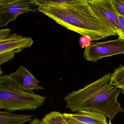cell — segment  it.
<instances>
[{"instance_id": "15", "label": "cell", "mask_w": 124, "mask_h": 124, "mask_svg": "<svg viewBox=\"0 0 124 124\" xmlns=\"http://www.w3.org/2000/svg\"><path fill=\"white\" fill-rule=\"evenodd\" d=\"M117 34L119 38L124 39V17L119 15Z\"/></svg>"}, {"instance_id": "2", "label": "cell", "mask_w": 124, "mask_h": 124, "mask_svg": "<svg viewBox=\"0 0 124 124\" xmlns=\"http://www.w3.org/2000/svg\"><path fill=\"white\" fill-rule=\"evenodd\" d=\"M110 73L82 89L69 93L63 98L66 108L72 112L95 111L110 120L124 113L118 98L121 90L110 84Z\"/></svg>"}, {"instance_id": "12", "label": "cell", "mask_w": 124, "mask_h": 124, "mask_svg": "<svg viewBox=\"0 0 124 124\" xmlns=\"http://www.w3.org/2000/svg\"><path fill=\"white\" fill-rule=\"evenodd\" d=\"M41 121L45 124H68L64 120L62 114L57 111H53L46 114Z\"/></svg>"}, {"instance_id": "10", "label": "cell", "mask_w": 124, "mask_h": 124, "mask_svg": "<svg viewBox=\"0 0 124 124\" xmlns=\"http://www.w3.org/2000/svg\"><path fill=\"white\" fill-rule=\"evenodd\" d=\"M33 115L17 114L0 111V124H23L32 120Z\"/></svg>"}, {"instance_id": "17", "label": "cell", "mask_w": 124, "mask_h": 124, "mask_svg": "<svg viewBox=\"0 0 124 124\" xmlns=\"http://www.w3.org/2000/svg\"><path fill=\"white\" fill-rule=\"evenodd\" d=\"M79 44L82 48H85L89 46L92 43V40L90 37L82 36L79 38Z\"/></svg>"}, {"instance_id": "16", "label": "cell", "mask_w": 124, "mask_h": 124, "mask_svg": "<svg viewBox=\"0 0 124 124\" xmlns=\"http://www.w3.org/2000/svg\"><path fill=\"white\" fill-rule=\"evenodd\" d=\"M62 116L64 120L68 124H86L73 118L69 116V113H64L62 114ZM108 124H112L111 122V120L109 121Z\"/></svg>"}, {"instance_id": "8", "label": "cell", "mask_w": 124, "mask_h": 124, "mask_svg": "<svg viewBox=\"0 0 124 124\" xmlns=\"http://www.w3.org/2000/svg\"><path fill=\"white\" fill-rule=\"evenodd\" d=\"M9 80L20 88L28 90H44L38 85L39 81L24 66H20L16 72L8 75Z\"/></svg>"}, {"instance_id": "1", "label": "cell", "mask_w": 124, "mask_h": 124, "mask_svg": "<svg viewBox=\"0 0 124 124\" xmlns=\"http://www.w3.org/2000/svg\"><path fill=\"white\" fill-rule=\"evenodd\" d=\"M88 1L41 6L38 11L66 29L90 37L92 41L117 35L94 14Z\"/></svg>"}, {"instance_id": "11", "label": "cell", "mask_w": 124, "mask_h": 124, "mask_svg": "<svg viewBox=\"0 0 124 124\" xmlns=\"http://www.w3.org/2000/svg\"><path fill=\"white\" fill-rule=\"evenodd\" d=\"M110 84L124 93V65H120L111 74Z\"/></svg>"}, {"instance_id": "18", "label": "cell", "mask_w": 124, "mask_h": 124, "mask_svg": "<svg viewBox=\"0 0 124 124\" xmlns=\"http://www.w3.org/2000/svg\"><path fill=\"white\" fill-rule=\"evenodd\" d=\"M29 124H45L43 122L39 120L37 118H35L33 120L30 121Z\"/></svg>"}, {"instance_id": "3", "label": "cell", "mask_w": 124, "mask_h": 124, "mask_svg": "<svg viewBox=\"0 0 124 124\" xmlns=\"http://www.w3.org/2000/svg\"><path fill=\"white\" fill-rule=\"evenodd\" d=\"M46 97L33 90L24 89L12 82L8 75L0 77V104L9 111L35 110L42 106Z\"/></svg>"}, {"instance_id": "7", "label": "cell", "mask_w": 124, "mask_h": 124, "mask_svg": "<svg viewBox=\"0 0 124 124\" xmlns=\"http://www.w3.org/2000/svg\"><path fill=\"white\" fill-rule=\"evenodd\" d=\"M88 3L94 14L108 27L117 33L119 15L111 0H88Z\"/></svg>"}, {"instance_id": "13", "label": "cell", "mask_w": 124, "mask_h": 124, "mask_svg": "<svg viewBox=\"0 0 124 124\" xmlns=\"http://www.w3.org/2000/svg\"><path fill=\"white\" fill-rule=\"evenodd\" d=\"M84 0H35L39 7L58 4L70 3Z\"/></svg>"}, {"instance_id": "9", "label": "cell", "mask_w": 124, "mask_h": 124, "mask_svg": "<svg viewBox=\"0 0 124 124\" xmlns=\"http://www.w3.org/2000/svg\"><path fill=\"white\" fill-rule=\"evenodd\" d=\"M73 118L86 124H108L106 117L102 114L91 111H81L75 114L69 113Z\"/></svg>"}, {"instance_id": "19", "label": "cell", "mask_w": 124, "mask_h": 124, "mask_svg": "<svg viewBox=\"0 0 124 124\" xmlns=\"http://www.w3.org/2000/svg\"><path fill=\"white\" fill-rule=\"evenodd\" d=\"M3 71L1 70V68L0 67V77L2 76V74H3Z\"/></svg>"}, {"instance_id": "6", "label": "cell", "mask_w": 124, "mask_h": 124, "mask_svg": "<svg viewBox=\"0 0 124 124\" xmlns=\"http://www.w3.org/2000/svg\"><path fill=\"white\" fill-rule=\"evenodd\" d=\"M124 54V39L92 43L85 48L84 57L89 62H96L105 57Z\"/></svg>"}, {"instance_id": "20", "label": "cell", "mask_w": 124, "mask_h": 124, "mask_svg": "<svg viewBox=\"0 0 124 124\" xmlns=\"http://www.w3.org/2000/svg\"><path fill=\"white\" fill-rule=\"evenodd\" d=\"M1 109H4V106L0 104V110Z\"/></svg>"}, {"instance_id": "5", "label": "cell", "mask_w": 124, "mask_h": 124, "mask_svg": "<svg viewBox=\"0 0 124 124\" xmlns=\"http://www.w3.org/2000/svg\"><path fill=\"white\" fill-rule=\"evenodd\" d=\"M35 0H0V28L23 14L38 10Z\"/></svg>"}, {"instance_id": "14", "label": "cell", "mask_w": 124, "mask_h": 124, "mask_svg": "<svg viewBox=\"0 0 124 124\" xmlns=\"http://www.w3.org/2000/svg\"><path fill=\"white\" fill-rule=\"evenodd\" d=\"M113 6L120 16L124 17V0H111Z\"/></svg>"}, {"instance_id": "4", "label": "cell", "mask_w": 124, "mask_h": 124, "mask_svg": "<svg viewBox=\"0 0 124 124\" xmlns=\"http://www.w3.org/2000/svg\"><path fill=\"white\" fill-rule=\"evenodd\" d=\"M33 43L30 37L11 33L9 29L0 30V66L12 60L15 54L31 47Z\"/></svg>"}]
</instances>
